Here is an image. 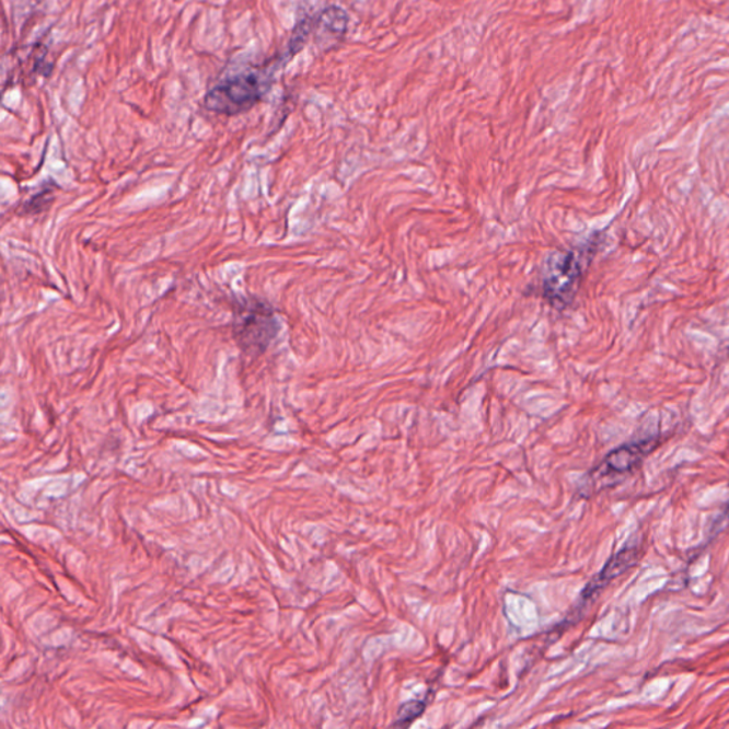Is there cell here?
<instances>
[{
    "instance_id": "5",
    "label": "cell",
    "mask_w": 729,
    "mask_h": 729,
    "mask_svg": "<svg viewBox=\"0 0 729 729\" xmlns=\"http://www.w3.org/2000/svg\"><path fill=\"white\" fill-rule=\"evenodd\" d=\"M641 546L640 544H626V547H623L622 551L615 553V555L610 558L603 570L586 586L579 604L576 605L575 612L570 614V622L577 623V620L581 617L587 605L594 601L595 598L600 594V591L605 589L614 579L624 575L628 569H632L638 560H640Z\"/></svg>"
},
{
    "instance_id": "3",
    "label": "cell",
    "mask_w": 729,
    "mask_h": 729,
    "mask_svg": "<svg viewBox=\"0 0 729 729\" xmlns=\"http://www.w3.org/2000/svg\"><path fill=\"white\" fill-rule=\"evenodd\" d=\"M587 248H577L553 253L543 265V297L553 306L563 310L575 300L581 278L591 258Z\"/></svg>"
},
{
    "instance_id": "1",
    "label": "cell",
    "mask_w": 729,
    "mask_h": 729,
    "mask_svg": "<svg viewBox=\"0 0 729 729\" xmlns=\"http://www.w3.org/2000/svg\"><path fill=\"white\" fill-rule=\"evenodd\" d=\"M277 68L247 69L222 79L205 96L208 112L222 116H239L263 101L274 82Z\"/></svg>"
},
{
    "instance_id": "7",
    "label": "cell",
    "mask_w": 729,
    "mask_h": 729,
    "mask_svg": "<svg viewBox=\"0 0 729 729\" xmlns=\"http://www.w3.org/2000/svg\"><path fill=\"white\" fill-rule=\"evenodd\" d=\"M425 701H409V703H405L400 708V713H397L394 727H409L415 719H418L425 713Z\"/></svg>"
},
{
    "instance_id": "2",
    "label": "cell",
    "mask_w": 729,
    "mask_h": 729,
    "mask_svg": "<svg viewBox=\"0 0 729 729\" xmlns=\"http://www.w3.org/2000/svg\"><path fill=\"white\" fill-rule=\"evenodd\" d=\"M279 328L276 311L268 302L255 297H241L234 302V339L248 357L263 355L277 338Z\"/></svg>"
},
{
    "instance_id": "8",
    "label": "cell",
    "mask_w": 729,
    "mask_h": 729,
    "mask_svg": "<svg viewBox=\"0 0 729 729\" xmlns=\"http://www.w3.org/2000/svg\"><path fill=\"white\" fill-rule=\"evenodd\" d=\"M729 528V505L727 506V509L722 511L721 519H719V522L717 524V530L727 529Z\"/></svg>"
},
{
    "instance_id": "6",
    "label": "cell",
    "mask_w": 729,
    "mask_h": 729,
    "mask_svg": "<svg viewBox=\"0 0 729 729\" xmlns=\"http://www.w3.org/2000/svg\"><path fill=\"white\" fill-rule=\"evenodd\" d=\"M55 186L42 188L40 192H37L35 196H32L30 200L22 206L23 216H35L39 212H44L49 208L51 202H54V192Z\"/></svg>"
},
{
    "instance_id": "4",
    "label": "cell",
    "mask_w": 729,
    "mask_h": 729,
    "mask_svg": "<svg viewBox=\"0 0 729 729\" xmlns=\"http://www.w3.org/2000/svg\"><path fill=\"white\" fill-rule=\"evenodd\" d=\"M658 447H660V439L648 438L614 449L598 467L586 476L585 486L580 491H583L585 496H589L604 487L615 485L636 471L644 459L655 452Z\"/></svg>"
}]
</instances>
